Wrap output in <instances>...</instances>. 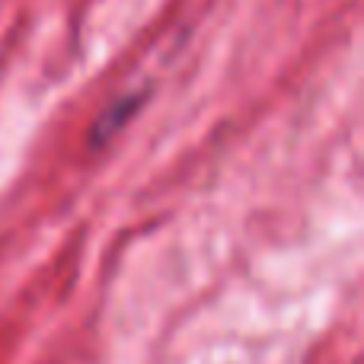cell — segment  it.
<instances>
[{
  "label": "cell",
  "mask_w": 364,
  "mask_h": 364,
  "mask_svg": "<svg viewBox=\"0 0 364 364\" xmlns=\"http://www.w3.org/2000/svg\"><path fill=\"white\" fill-rule=\"evenodd\" d=\"M141 100H144L141 93H128V96H122V100H115L112 106H109L106 112L100 115V122H96V128H93V144H102V141L112 138V134L119 132V128L134 115V109L141 106Z\"/></svg>",
  "instance_id": "obj_1"
}]
</instances>
